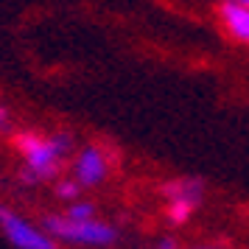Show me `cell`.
Listing matches in <instances>:
<instances>
[{"label": "cell", "mask_w": 249, "mask_h": 249, "mask_svg": "<svg viewBox=\"0 0 249 249\" xmlns=\"http://www.w3.org/2000/svg\"><path fill=\"white\" fill-rule=\"evenodd\" d=\"M0 230L6 241L17 249H59L56 238H51L45 230L28 224L20 213H14L12 207L0 204Z\"/></svg>", "instance_id": "2"}, {"label": "cell", "mask_w": 249, "mask_h": 249, "mask_svg": "<svg viewBox=\"0 0 249 249\" xmlns=\"http://www.w3.org/2000/svg\"><path fill=\"white\" fill-rule=\"evenodd\" d=\"M221 23L227 25V31L235 39H247L249 42V6H244L241 0H224L221 6Z\"/></svg>", "instance_id": "5"}, {"label": "cell", "mask_w": 249, "mask_h": 249, "mask_svg": "<svg viewBox=\"0 0 249 249\" xmlns=\"http://www.w3.org/2000/svg\"><path fill=\"white\" fill-rule=\"evenodd\" d=\"M193 249H224V247H215V244H204V247H193Z\"/></svg>", "instance_id": "13"}, {"label": "cell", "mask_w": 249, "mask_h": 249, "mask_svg": "<svg viewBox=\"0 0 249 249\" xmlns=\"http://www.w3.org/2000/svg\"><path fill=\"white\" fill-rule=\"evenodd\" d=\"M62 154L59 148L51 143V137H45L34 151L25 154V165H23V182L28 185H36V182H45V179H53L62 168Z\"/></svg>", "instance_id": "3"}, {"label": "cell", "mask_w": 249, "mask_h": 249, "mask_svg": "<svg viewBox=\"0 0 249 249\" xmlns=\"http://www.w3.org/2000/svg\"><path fill=\"white\" fill-rule=\"evenodd\" d=\"M79 191H81V185H79L76 177H73V179H59L56 182V196L59 199H76Z\"/></svg>", "instance_id": "8"}, {"label": "cell", "mask_w": 249, "mask_h": 249, "mask_svg": "<svg viewBox=\"0 0 249 249\" xmlns=\"http://www.w3.org/2000/svg\"><path fill=\"white\" fill-rule=\"evenodd\" d=\"M9 126V112H6V107H0V129H6Z\"/></svg>", "instance_id": "12"}, {"label": "cell", "mask_w": 249, "mask_h": 249, "mask_svg": "<svg viewBox=\"0 0 249 249\" xmlns=\"http://www.w3.org/2000/svg\"><path fill=\"white\" fill-rule=\"evenodd\" d=\"M109 174V165H107V157H104L101 148L95 146H84L76 154V162H73V177L79 179L81 188H95L101 185Z\"/></svg>", "instance_id": "4"}, {"label": "cell", "mask_w": 249, "mask_h": 249, "mask_svg": "<svg viewBox=\"0 0 249 249\" xmlns=\"http://www.w3.org/2000/svg\"><path fill=\"white\" fill-rule=\"evenodd\" d=\"M65 215H70V218H92V215H95V204H90V202H76V199H73Z\"/></svg>", "instance_id": "9"}, {"label": "cell", "mask_w": 249, "mask_h": 249, "mask_svg": "<svg viewBox=\"0 0 249 249\" xmlns=\"http://www.w3.org/2000/svg\"><path fill=\"white\" fill-rule=\"evenodd\" d=\"M42 230L56 241L76 247H112L118 241V230L98 218H70V215H45Z\"/></svg>", "instance_id": "1"}, {"label": "cell", "mask_w": 249, "mask_h": 249, "mask_svg": "<svg viewBox=\"0 0 249 249\" xmlns=\"http://www.w3.org/2000/svg\"><path fill=\"white\" fill-rule=\"evenodd\" d=\"M241 3H244V6H249V0H241Z\"/></svg>", "instance_id": "14"}, {"label": "cell", "mask_w": 249, "mask_h": 249, "mask_svg": "<svg viewBox=\"0 0 249 249\" xmlns=\"http://www.w3.org/2000/svg\"><path fill=\"white\" fill-rule=\"evenodd\" d=\"M202 182L199 179H191V177H185V179H174V182H165L162 185V193H165V199H191V202H202Z\"/></svg>", "instance_id": "6"}, {"label": "cell", "mask_w": 249, "mask_h": 249, "mask_svg": "<svg viewBox=\"0 0 249 249\" xmlns=\"http://www.w3.org/2000/svg\"><path fill=\"white\" fill-rule=\"evenodd\" d=\"M196 207H199V202H191V199H171L168 202V221L171 224H185L193 215Z\"/></svg>", "instance_id": "7"}, {"label": "cell", "mask_w": 249, "mask_h": 249, "mask_svg": "<svg viewBox=\"0 0 249 249\" xmlns=\"http://www.w3.org/2000/svg\"><path fill=\"white\" fill-rule=\"evenodd\" d=\"M157 249H179V247H177V241H174V238H162V241L157 244Z\"/></svg>", "instance_id": "11"}, {"label": "cell", "mask_w": 249, "mask_h": 249, "mask_svg": "<svg viewBox=\"0 0 249 249\" xmlns=\"http://www.w3.org/2000/svg\"><path fill=\"white\" fill-rule=\"evenodd\" d=\"M51 143L59 148L62 157H68L70 151H73V137H70L68 132H56V135H51Z\"/></svg>", "instance_id": "10"}]
</instances>
